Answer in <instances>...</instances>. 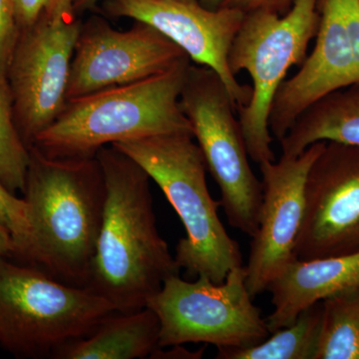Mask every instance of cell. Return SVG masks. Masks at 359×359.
Returning a JSON list of instances; mask_svg holds the SVG:
<instances>
[{
  "instance_id": "obj_1",
  "label": "cell",
  "mask_w": 359,
  "mask_h": 359,
  "mask_svg": "<svg viewBox=\"0 0 359 359\" xmlns=\"http://www.w3.org/2000/svg\"><path fill=\"white\" fill-rule=\"evenodd\" d=\"M106 185L102 226L86 289L119 313L146 308L180 269L156 224L150 176L113 145L96 154Z\"/></svg>"
},
{
  "instance_id": "obj_2",
  "label": "cell",
  "mask_w": 359,
  "mask_h": 359,
  "mask_svg": "<svg viewBox=\"0 0 359 359\" xmlns=\"http://www.w3.org/2000/svg\"><path fill=\"white\" fill-rule=\"evenodd\" d=\"M25 201L29 222L25 264L85 287L102 226L106 185L97 158L62 159L29 148Z\"/></svg>"
},
{
  "instance_id": "obj_3",
  "label": "cell",
  "mask_w": 359,
  "mask_h": 359,
  "mask_svg": "<svg viewBox=\"0 0 359 359\" xmlns=\"http://www.w3.org/2000/svg\"><path fill=\"white\" fill-rule=\"evenodd\" d=\"M191 59L141 81L67 100L35 147L62 159H89L105 146L167 134L192 133L180 104Z\"/></svg>"
},
{
  "instance_id": "obj_4",
  "label": "cell",
  "mask_w": 359,
  "mask_h": 359,
  "mask_svg": "<svg viewBox=\"0 0 359 359\" xmlns=\"http://www.w3.org/2000/svg\"><path fill=\"white\" fill-rule=\"evenodd\" d=\"M113 146L147 172L178 214L186 231L176 247L180 269L222 283L231 269L243 266L240 245L219 219L221 203L208 189L207 167L193 135H158Z\"/></svg>"
},
{
  "instance_id": "obj_5",
  "label": "cell",
  "mask_w": 359,
  "mask_h": 359,
  "mask_svg": "<svg viewBox=\"0 0 359 359\" xmlns=\"http://www.w3.org/2000/svg\"><path fill=\"white\" fill-rule=\"evenodd\" d=\"M86 287L59 282L36 266L0 257V346L18 358H54L115 313Z\"/></svg>"
},
{
  "instance_id": "obj_6",
  "label": "cell",
  "mask_w": 359,
  "mask_h": 359,
  "mask_svg": "<svg viewBox=\"0 0 359 359\" xmlns=\"http://www.w3.org/2000/svg\"><path fill=\"white\" fill-rule=\"evenodd\" d=\"M320 0H294L285 14L259 9L245 14L229 53L233 75L252 79L249 102L238 111L248 154L261 165L276 161L269 119L273 99L292 66H301L320 26Z\"/></svg>"
},
{
  "instance_id": "obj_7",
  "label": "cell",
  "mask_w": 359,
  "mask_h": 359,
  "mask_svg": "<svg viewBox=\"0 0 359 359\" xmlns=\"http://www.w3.org/2000/svg\"><path fill=\"white\" fill-rule=\"evenodd\" d=\"M180 104L205 167L219 187V203L228 223L254 237L259 226L263 186L250 167L237 109L226 85L211 68L191 63Z\"/></svg>"
},
{
  "instance_id": "obj_8",
  "label": "cell",
  "mask_w": 359,
  "mask_h": 359,
  "mask_svg": "<svg viewBox=\"0 0 359 359\" xmlns=\"http://www.w3.org/2000/svg\"><path fill=\"white\" fill-rule=\"evenodd\" d=\"M252 299L243 266L231 269L222 283L205 276L187 282L171 276L147 308L159 318V347L202 342L218 349L241 348L259 344L269 334Z\"/></svg>"
},
{
  "instance_id": "obj_9",
  "label": "cell",
  "mask_w": 359,
  "mask_h": 359,
  "mask_svg": "<svg viewBox=\"0 0 359 359\" xmlns=\"http://www.w3.org/2000/svg\"><path fill=\"white\" fill-rule=\"evenodd\" d=\"M82 21L76 15L42 18L20 30L7 71L14 122L28 149L65 108Z\"/></svg>"
},
{
  "instance_id": "obj_10",
  "label": "cell",
  "mask_w": 359,
  "mask_h": 359,
  "mask_svg": "<svg viewBox=\"0 0 359 359\" xmlns=\"http://www.w3.org/2000/svg\"><path fill=\"white\" fill-rule=\"evenodd\" d=\"M188 55L147 23L118 32L102 18L81 23L66 99L121 86L166 72Z\"/></svg>"
},
{
  "instance_id": "obj_11",
  "label": "cell",
  "mask_w": 359,
  "mask_h": 359,
  "mask_svg": "<svg viewBox=\"0 0 359 359\" xmlns=\"http://www.w3.org/2000/svg\"><path fill=\"white\" fill-rule=\"evenodd\" d=\"M325 142L309 146L297 157L262 163L263 201L259 226L252 238L245 285L252 299L268 292L269 285L297 257L304 224L306 177Z\"/></svg>"
},
{
  "instance_id": "obj_12",
  "label": "cell",
  "mask_w": 359,
  "mask_h": 359,
  "mask_svg": "<svg viewBox=\"0 0 359 359\" xmlns=\"http://www.w3.org/2000/svg\"><path fill=\"white\" fill-rule=\"evenodd\" d=\"M101 6L108 15L153 26L178 45L191 61L218 73L237 112L249 102L252 88L241 84L229 65V53L244 11L226 6L210 9L200 0H102Z\"/></svg>"
},
{
  "instance_id": "obj_13",
  "label": "cell",
  "mask_w": 359,
  "mask_h": 359,
  "mask_svg": "<svg viewBox=\"0 0 359 359\" xmlns=\"http://www.w3.org/2000/svg\"><path fill=\"white\" fill-rule=\"evenodd\" d=\"M299 259L359 252V146L325 142L309 168Z\"/></svg>"
},
{
  "instance_id": "obj_14",
  "label": "cell",
  "mask_w": 359,
  "mask_h": 359,
  "mask_svg": "<svg viewBox=\"0 0 359 359\" xmlns=\"http://www.w3.org/2000/svg\"><path fill=\"white\" fill-rule=\"evenodd\" d=\"M320 20L316 44L299 71L285 79L273 99L269 127L280 142L295 120L311 105L332 92L356 84L341 0H320Z\"/></svg>"
},
{
  "instance_id": "obj_15",
  "label": "cell",
  "mask_w": 359,
  "mask_h": 359,
  "mask_svg": "<svg viewBox=\"0 0 359 359\" xmlns=\"http://www.w3.org/2000/svg\"><path fill=\"white\" fill-rule=\"evenodd\" d=\"M359 287V252L342 256L295 259L269 285L273 309L266 318L269 334L332 295Z\"/></svg>"
},
{
  "instance_id": "obj_16",
  "label": "cell",
  "mask_w": 359,
  "mask_h": 359,
  "mask_svg": "<svg viewBox=\"0 0 359 359\" xmlns=\"http://www.w3.org/2000/svg\"><path fill=\"white\" fill-rule=\"evenodd\" d=\"M160 321L147 308L133 313H115L88 337L59 349L56 359H142L159 348Z\"/></svg>"
},
{
  "instance_id": "obj_17",
  "label": "cell",
  "mask_w": 359,
  "mask_h": 359,
  "mask_svg": "<svg viewBox=\"0 0 359 359\" xmlns=\"http://www.w3.org/2000/svg\"><path fill=\"white\" fill-rule=\"evenodd\" d=\"M318 142L359 146V84L323 97L295 120L278 143L283 157H297Z\"/></svg>"
},
{
  "instance_id": "obj_18",
  "label": "cell",
  "mask_w": 359,
  "mask_h": 359,
  "mask_svg": "<svg viewBox=\"0 0 359 359\" xmlns=\"http://www.w3.org/2000/svg\"><path fill=\"white\" fill-rule=\"evenodd\" d=\"M321 302L302 311L297 320L255 346L219 348L217 359H314L320 335Z\"/></svg>"
},
{
  "instance_id": "obj_19",
  "label": "cell",
  "mask_w": 359,
  "mask_h": 359,
  "mask_svg": "<svg viewBox=\"0 0 359 359\" xmlns=\"http://www.w3.org/2000/svg\"><path fill=\"white\" fill-rule=\"evenodd\" d=\"M314 359H359V287L321 302Z\"/></svg>"
},
{
  "instance_id": "obj_20",
  "label": "cell",
  "mask_w": 359,
  "mask_h": 359,
  "mask_svg": "<svg viewBox=\"0 0 359 359\" xmlns=\"http://www.w3.org/2000/svg\"><path fill=\"white\" fill-rule=\"evenodd\" d=\"M29 158L14 122L8 81L0 75V183L14 195L25 192Z\"/></svg>"
},
{
  "instance_id": "obj_21",
  "label": "cell",
  "mask_w": 359,
  "mask_h": 359,
  "mask_svg": "<svg viewBox=\"0 0 359 359\" xmlns=\"http://www.w3.org/2000/svg\"><path fill=\"white\" fill-rule=\"evenodd\" d=\"M0 224L6 226L13 236L15 245L13 259L25 264L29 248V222L27 205L0 183Z\"/></svg>"
},
{
  "instance_id": "obj_22",
  "label": "cell",
  "mask_w": 359,
  "mask_h": 359,
  "mask_svg": "<svg viewBox=\"0 0 359 359\" xmlns=\"http://www.w3.org/2000/svg\"><path fill=\"white\" fill-rule=\"evenodd\" d=\"M20 30L30 27L42 18L75 15L73 0H13Z\"/></svg>"
},
{
  "instance_id": "obj_23",
  "label": "cell",
  "mask_w": 359,
  "mask_h": 359,
  "mask_svg": "<svg viewBox=\"0 0 359 359\" xmlns=\"http://www.w3.org/2000/svg\"><path fill=\"white\" fill-rule=\"evenodd\" d=\"M20 34L13 0H0V75L6 79Z\"/></svg>"
},
{
  "instance_id": "obj_24",
  "label": "cell",
  "mask_w": 359,
  "mask_h": 359,
  "mask_svg": "<svg viewBox=\"0 0 359 359\" xmlns=\"http://www.w3.org/2000/svg\"><path fill=\"white\" fill-rule=\"evenodd\" d=\"M341 4L355 63L356 84H359V0H341Z\"/></svg>"
},
{
  "instance_id": "obj_25",
  "label": "cell",
  "mask_w": 359,
  "mask_h": 359,
  "mask_svg": "<svg viewBox=\"0 0 359 359\" xmlns=\"http://www.w3.org/2000/svg\"><path fill=\"white\" fill-rule=\"evenodd\" d=\"M294 0H226L223 6L238 8L244 13L266 9L285 14L292 6Z\"/></svg>"
},
{
  "instance_id": "obj_26",
  "label": "cell",
  "mask_w": 359,
  "mask_h": 359,
  "mask_svg": "<svg viewBox=\"0 0 359 359\" xmlns=\"http://www.w3.org/2000/svg\"><path fill=\"white\" fill-rule=\"evenodd\" d=\"M169 348V351H165V348H163V347H159V348L153 353L151 358H201L205 351V348H203L201 349V351L193 353V351H187L186 348H183L181 346H170Z\"/></svg>"
},
{
  "instance_id": "obj_27",
  "label": "cell",
  "mask_w": 359,
  "mask_h": 359,
  "mask_svg": "<svg viewBox=\"0 0 359 359\" xmlns=\"http://www.w3.org/2000/svg\"><path fill=\"white\" fill-rule=\"evenodd\" d=\"M102 0H73V9L75 15L91 11ZM201 4L210 9H219L223 7L226 0H200Z\"/></svg>"
},
{
  "instance_id": "obj_28",
  "label": "cell",
  "mask_w": 359,
  "mask_h": 359,
  "mask_svg": "<svg viewBox=\"0 0 359 359\" xmlns=\"http://www.w3.org/2000/svg\"><path fill=\"white\" fill-rule=\"evenodd\" d=\"M15 255V245H14L13 236L6 226L0 224V257L13 259Z\"/></svg>"
}]
</instances>
